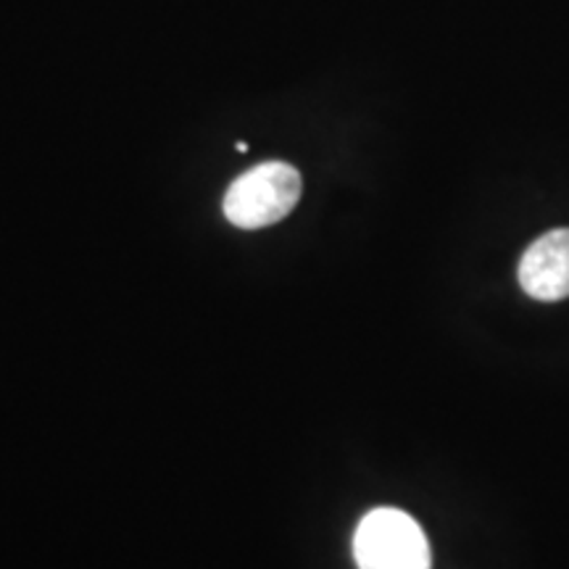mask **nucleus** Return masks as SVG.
<instances>
[{
	"instance_id": "nucleus-3",
	"label": "nucleus",
	"mask_w": 569,
	"mask_h": 569,
	"mask_svg": "<svg viewBox=\"0 0 569 569\" xmlns=\"http://www.w3.org/2000/svg\"><path fill=\"white\" fill-rule=\"evenodd\" d=\"M519 284L536 301L569 298V230H551L532 243L519 261Z\"/></svg>"
},
{
	"instance_id": "nucleus-4",
	"label": "nucleus",
	"mask_w": 569,
	"mask_h": 569,
	"mask_svg": "<svg viewBox=\"0 0 569 569\" xmlns=\"http://www.w3.org/2000/svg\"><path fill=\"white\" fill-rule=\"evenodd\" d=\"M234 148H238L240 153H246L248 151V142H238V146H234Z\"/></svg>"
},
{
	"instance_id": "nucleus-2",
	"label": "nucleus",
	"mask_w": 569,
	"mask_h": 569,
	"mask_svg": "<svg viewBox=\"0 0 569 569\" xmlns=\"http://www.w3.org/2000/svg\"><path fill=\"white\" fill-rule=\"evenodd\" d=\"M359 569H430V543L415 517L401 509H372L353 536Z\"/></svg>"
},
{
	"instance_id": "nucleus-1",
	"label": "nucleus",
	"mask_w": 569,
	"mask_h": 569,
	"mask_svg": "<svg viewBox=\"0 0 569 569\" xmlns=\"http://www.w3.org/2000/svg\"><path fill=\"white\" fill-rule=\"evenodd\" d=\"M301 188V174L290 163H259L230 184L222 201L224 217L240 230H261V227L277 224L296 209Z\"/></svg>"
}]
</instances>
